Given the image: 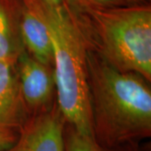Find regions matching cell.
I'll list each match as a JSON object with an SVG mask.
<instances>
[{"instance_id": "6da1fadb", "label": "cell", "mask_w": 151, "mask_h": 151, "mask_svg": "<svg viewBox=\"0 0 151 151\" xmlns=\"http://www.w3.org/2000/svg\"><path fill=\"white\" fill-rule=\"evenodd\" d=\"M87 80L93 137L103 151L150 138L151 90L140 75L122 71L87 47Z\"/></svg>"}, {"instance_id": "7a4b0ae2", "label": "cell", "mask_w": 151, "mask_h": 151, "mask_svg": "<svg viewBox=\"0 0 151 151\" xmlns=\"http://www.w3.org/2000/svg\"><path fill=\"white\" fill-rule=\"evenodd\" d=\"M43 19L53 49V70L58 108L65 124L93 137L87 80V41L77 13L66 4L27 0Z\"/></svg>"}, {"instance_id": "3957f363", "label": "cell", "mask_w": 151, "mask_h": 151, "mask_svg": "<svg viewBox=\"0 0 151 151\" xmlns=\"http://www.w3.org/2000/svg\"><path fill=\"white\" fill-rule=\"evenodd\" d=\"M77 12L84 35L96 36V51L108 64L150 82V3L89 7Z\"/></svg>"}, {"instance_id": "277c9868", "label": "cell", "mask_w": 151, "mask_h": 151, "mask_svg": "<svg viewBox=\"0 0 151 151\" xmlns=\"http://www.w3.org/2000/svg\"><path fill=\"white\" fill-rule=\"evenodd\" d=\"M65 122L58 107L29 118L15 142L4 151H64Z\"/></svg>"}, {"instance_id": "5b68a950", "label": "cell", "mask_w": 151, "mask_h": 151, "mask_svg": "<svg viewBox=\"0 0 151 151\" xmlns=\"http://www.w3.org/2000/svg\"><path fill=\"white\" fill-rule=\"evenodd\" d=\"M15 65L23 101L33 110L45 107L55 89L53 67L35 59L26 50L18 58Z\"/></svg>"}, {"instance_id": "8992f818", "label": "cell", "mask_w": 151, "mask_h": 151, "mask_svg": "<svg viewBox=\"0 0 151 151\" xmlns=\"http://www.w3.org/2000/svg\"><path fill=\"white\" fill-rule=\"evenodd\" d=\"M19 1V29L25 50L35 59L53 67V49L48 29L27 0Z\"/></svg>"}, {"instance_id": "52a82bcc", "label": "cell", "mask_w": 151, "mask_h": 151, "mask_svg": "<svg viewBox=\"0 0 151 151\" xmlns=\"http://www.w3.org/2000/svg\"><path fill=\"white\" fill-rule=\"evenodd\" d=\"M22 101L16 65L0 60V130L19 132L27 121Z\"/></svg>"}, {"instance_id": "ba28073f", "label": "cell", "mask_w": 151, "mask_h": 151, "mask_svg": "<svg viewBox=\"0 0 151 151\" xmlns=\"http://www.w3.org/2000/svg\"><path fill=\"white\" fill-rule=\"evenodd\" d=\"M24 50L19 29V1L0 0V60L16 64Z\"/></svg>"}, {"instance_id": "9c48e42d", "label": "cell", "mask_w": 151, "mask_h": 151, "mask_svg": "<svg viewBox=\"0 0 151 151\" xmlns=\"http://www.w3.org/2000/svg\"><path fill=\"white\" fill-rule=\"evenodd\" d=\"M64 151H103L94 138L81 134L67 125L64 132Z\"/></svg>"}, {"instance_id": "30bf717a", "label": "cell", "mask_w": 151, "mask_h": 151, "mask_svg": "<svg viewBox=\"0 0 151 151\" xmlns=\"http://www.w3.org/2000/svg\"><path fill=\"white\" fill-rule=\"evenodd\" d=\"M65 4L76 11H81L89 7L124 5L120 0H65Z\"/></svg>"}, {"instance_id": "8fae6325", "label": "cell", "mask_w": 151, "mask_h": 151, "mask_svg": "<svg viewBox=\"0 0 151 151\" xmlns=\"http://www.w3.org/2000/svg\"><path fill=\"white\" fill-rule=\"evenodd\" d=\"M19 132L13 130H0V151L8 149L16 140Z\"/></svg>"}, {"instance_id": "7c38bea8", "label": "cell", "mask_w": 151, "mask_h": 151, "mask_svg": "<svg viewBox=\"0 0 151 151\" xmlns=\"http://www.w3.org/2000/svg\"><path fill=\"white\" fill-rule=\"evenodd\" d=\"M121 3L124 5H130V4H140L150 3V0H120Z\"/></svg>"}, {"instance_id": "4fadbf2b", "label": "cell", "mask_w": 151, "mask_h": 151, "mask_svg": "<svg viewBox=\"0 0 151 151\" xmlns=\"http://www.w3.org/2000/svg\"><path fill=\"white\" fill-rule=\"evenodd\" d=\"M45 1L54 5H61L65 3V0H45Z\"/></svg>"}]
</instances>
